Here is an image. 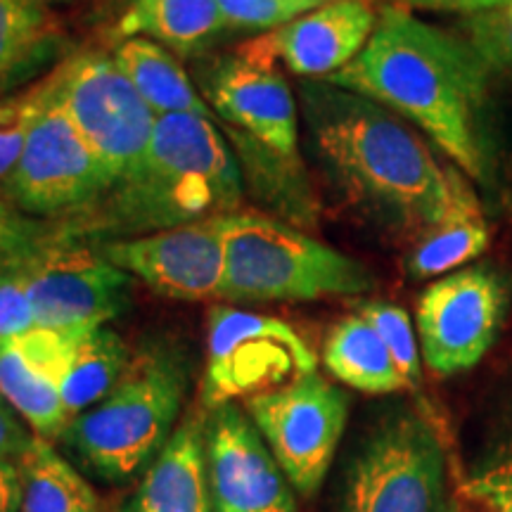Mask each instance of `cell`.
Listing matches in <instances>:
<instances>
[{
	"label": "cell",
	"instance_id": "obj_1",
	"mask_svg": "<svg viewBox=\"0 0 512 512\" xmlns=\"http://www.w3.org/2000/svg\"><path fill=\"white\" fill-rule=\"evenodd\" d=\"M325 81L380 102L418 126L475 188H496L491 72L460 34L387 3L366 48Z\"/></svg>",
	"mask_w": 512,
	"mask_h": 512
},
{
	"label": "cell",
	"instance_id": "obj_2",
	"mask_svg": "<svg viewBox=\"0 0 512 512\" xmlns=\"http://www.w3.org/2000/svg\"><path fill=\"white\" fill-rule=\"evenodd\" d=\"M311 152L339 195L411 245L446 214L451 166L380 102L328 81L299 88Z\"/></svg>",
	"mask_w": 512,
	"mask_h": 512
},
{
	"label": "cell",
	"instance_id": "obj_3",
	"mask_svg": "<svg viewBox=\"0 0 512 512\" xmlns=\"http://www.w3.org/2000/svg\"><path fill=\"white\" fill-rule=\"evenodd\" d=\"M245 195L235 150L216 119L157 117L140 169L57 233L88 242L128 240L238 211Z\"/></svg>",
	"mask_w": 512,
	"mask_h": 512
},
{
	"label": "cell",
	"instance_id": "obj_4",
	"mask_svg": "<svg viewBox=\"0 0 512 512\" xmlns=\"http://www.w3.org/2000/svg\"><path fill=\"white\" fill-rule=\"evenodd\" d=\"M188 366L169 344L131 356L112 392L69 420L60 434L76 460L105 482H126L162 451L181 415Z\"/></svg>",
	"mask_w": 512,
	"mask_h": 512
},
{
	"label": "cell",
	"instance_id": "obj_5",
	"mask_svg": "<svg viewBox=\"0 0 512 512\" xmlns=\"http://www.w3.org/2000/svg\"><path fill=\"white\" fill-rule=\"evenodd\" d=\"M223 242V297L233 302H316L375 287L366 264L264 211L240 207L223 216Z\"/></svg>",
	"mask_w": 512,
	"mask_h": 512
},
{
	"label": "cell",
	"instance_id": "obj_6",
	"mask_svg": "<svg viewBox=\"0 0 512 512\" xmlns=\"http://www.w3.org/2000/svg\"><path fill=\"white\" fill-rule=\"evenodd\" d=\"M444 441L425 411L396 406L361 439L344 470L339 512H444Z\"/></svg>",
	"mask_w": 512,
	"mask_h": 512
},
{
	"label": "cell",
	"instance_id": "obj_7",
	"mask_svg": "<svg viewBox=\"0 0 512 512\" xmlns=\"http://www.w3.org/2000/svg\"><path fill=\"white\" fill-rule=\"evenodd\" d=\"M55 98L114 185L143 164L157 114L121 72L114 55L83 50L53 69ZM110 188V190H112Z\"/></svg>",
	"mask_w": 512,
	"mask_h": 512
},
{
	"label": "cell",
	"instance_id": "obj_8",
	"mask_svg": "<svg viewBox=\"0 0 512 512\" xmlns=\"http://www.w3.org/2000/svg\"><path fill=\"white\" fill-rule=\"evenodd\" d=\"M17 264L34 328L88 332L131 306L133 275L105 259L95 242L69 238L55 226Z\"/></svg>",
	"mask_w": 512,
	"mask_h": 512
},
{
	"label": "cell",
	"instance_id": "obj_9",
	"mask_svg": "<svg viewBox=\"0 0 512 512\" xmlns=\"http://www.w3.org/2000/svg\"><path fill=\"white\" fill-rule=\"evenodd\" d=\"M318 358L292 325L273 316L214 306L207 318L204 408L247 401L309 375Z\"/></svg>",
	"mask_w": 512,
	"mask_h": 512
},
{
	"label": "cell",
	"instance_id": "obj_10",
	"mask_svg": "<svg viewBox=\"0 0 512 512\" xmlns=\"http://www.w3.org/2000/svg\"><path fill=\"white\" fill-rule=\"evenodd\" d=\"M41 112L31 126L5 200L53 223L79 219L112 188L110 178L55 98L53 74Z\"/></svg>",
	"mask_w": 512,
	"mask_h": 512
},
{
	"label": "cell",
	"instance_id": "obj_11",
	"mask_svg": "<svg viewBox=\"0 0 512 512\" xmlns=\"http://www.w3.org/2000/svg\"><path fill=\"white\" fill-rule=\"evenodd\" d=\"M510 278L491 264L441 275L418 302L420 354L439 377L475 368L489 354L508 318Z\"/></svg>",
	"mask_w": 512,
	"mask_h": 512
},
{
	"label": "cell",
	"instance_id": "obj_12",
	"mask_svg": "<svg viewBox=\"0 0 512 512\" xmlns=\"http://www.w3.org/2000/svg\"><path fill=\"white\" fill-rule=\"evenodd\" d=\"M245 411L292 489L306 498L316 494L347 427V394L313 370L247 399Z\"/></svg>",
	"mask_w": 512,
	"mask_h": 512
},
{
	"label": "cell",
	"instance_id": "obj_13",
	"mask_svg": "<svg viewBox=\"0 0 512 512\" xmlns=\"http://www.w3.org/2000/svg\"><path fill=\"white\" fill-rule=\"evenodd\" d=\"M202 98L230 136L247 140L285 162H299L297 100L275 64L233 53L204 69Z\"/></svg>",
	"mask_w": 512,
	"mask_h": 512
},
{
	"label": "cell",
	"instance_id": "obj_14",
	"mask_svg": "<svg viewBox=\"0 0 512 512\" xmlns=\"http://www.w3.org/2000/svg\"><path fill=\"white\" fill-rule=\"evenodd\" d=\"M105 259L133 278L178 302L223 297L226 242L223 216L192 221L128 240L95 242Z\"/></svg>",
	"mask_w": 512,
	"mask_h": 512
},
{
	"label": "cell",
	"instance_id": "obj_15",
	"mask_svg": "<svg viewBox=\"0 0 512 512\" xmlns=\"http://www.w3.org/2000/svg\"><path fill=\"white\" fill-rule=\"evenodd\" d=\"M204 446L214 512H297L292 484L238 403L211 411Z\"/></svg>",
	"mask_w": 512,
	"mask_h": 512
},
{
	"label": "cell",
	"instance_id": "obj_16",
	"mask_svg": "<svg viewBox=\"0 0 512 512\" xmlns=\"http://www.w3.org/2000/svg\"><path fill=\"white\" fill-rule=\"evenodd\" d=\"M375 24L373 0H330L285 27L242 43L238 53L275 67L283 62L306 81H325L356 60Z\"/></svg>",
	"mask_w": 512,
	"mask_h": 512
},
{
	"label": "cell",
	"instance_id": "obj_17",
	"mask_svg": "<svg viewBox=\"0 0 512 512\" xmlns=\"http://www.w3.org/2000/svg\"><path fill=\"white\" fill-rule=\"evenodd\" d=\"M83 335L86 332L31 328L0 342V399L27 422L36 437L60 439L69 425L62 380Z\"/></svg>",
	"mask_w": 512,
	"mask_h": 512
},
{
	"label": "cell",
	"instance_id": "obj_18",
	"mask_svg": "<svg viewBox=\"0 0 512 512\" xmlns=\"http://www.w3.org/2000/svg\"><path fill=\"white\" fill-rule=\"evenodd\" d=\"M207 420L192 413L147 465L126 512H214L207 482Z\"/></svg>",
	"mask_w": 512,
	"mask_h": 512
},
{
	"label": "cell",
	"instance_id": "obj_19",
	"mask_svg": "<svg viewBox=\"0 0 512 512\" xmlns=\"http://www.w3.org/2000/svg\"><path fill=\"white\" fill-rule=\"evenodd\" d=\"M444 512H512V373L470 460L451 470Z\"/></svg>",
	"mask_w": 512,
	"mask_h": 512
},
{
	"label": "cell",
	"instance_id": "obj_20",
	"mask_svg": "<svg viewBox=\"0 0 512 512\" xmlns=\"http://www.w3.org/2000/svg\"><path fill=\"white\" fill-rule=\"evenodd\" d=\"M489 242L491 230L475 183L451 166V200L446 214L413 242L403 268L413 280L441 278L482 256L489 249Z\"/></svg>",
	"mask_w": 512,
	"mask_h": 512
},
{
	"label": "cell",
	"instance_id": "obj_21",
	"mask_svg": "<svg viewBox=\"0 0 512 512\" xmlns=\"http://www.w3.org/2000/svg\"><path fill=\"white\" fill-rule=\"evenodd\" d=\"M114 60L128 76L157 117L164 114H192V117L216 119L207 100L185 74L181 62L171 50L145 36H128L114 50Z\"/></svg>",
	"mask_w": 512,
	"mask_h": 512
},
{
	"label": "cell",
	"instance_id": "obj_22",
	"mask_svg": "<svg viewBox=\"0 0 512 512\" xmlns=\"http://www.w3.org/2000/svg\"><path fill=\"white\" fill-rule=\"evenodd\" d=\"M323 363L335 380L363 394L408 392L382 337L361 313L342 318L328 332Z\"/></svg>",
	"mask_w": 512,
	"mask_h": 512
},
{
	"label": "cell",
	"instance_id": "obj_23",
	"mask_svg": "<svg viewBox=\"0 0 512 512\" xmlns=\"http://www.w3.org/2000/svg\"><path fill=\"white\" fill-rule=\"evenodd\" d=\"M223 27L219 0H131L121 19L126 38L145 34L176 55L200 53Z\"/></svg>",
	"mask_w": 512,
	"mask_h": 512
},
{
	"label": "cell",
	"instance_id": "obj_24",
	"mask_svg": "<svg viewBox=\"0 0 512 512\" xmlns=\"http://www.w3.org/2000/svg\"><path fill=\"white\" fill-rule=\"evenodd\" d=\"M60 43L57 22L43 5L34 0H0V95L24 88L38 69L53 60Z\"/></svg>",
	"mask_w": 512,
	"mask_h": 512
},
{
	"label": "cell",
	"instance_id": "obj_25",
	"mask_svg": "<svg viewBox=\"0 0 512 512\" xmlns=\"http://www.w3.org/2000/svg\"><path fill=\"white\" fill-rule=\"evenodd\" d=\"M17 467L22 477L19 512H102L93 486L48 439L34 434Z\"/></svg>",
	"mask_w": 512,
	"mask_h": 512
},
{
	"label": "cell",
	"instance_id": "obj_26",
	"mask_svg": "<svg viewBox=\"0 0 512 512\" xmlns=\"http://www.w3.org/2000/svg\"><path fill=\"white\" fill-rule=\"evenodd\" d=\"M131 361L119 332L107 325L86 332L76 344L62 380V403L69 420L81 415L112 392Z\"/></svg>",
	"mask_w": 512,
	"mask_h": 512
},
{
	"label": "cell",
	"instance_id": "obj_27",
	"mask_svg": "<svg viewBox=\"0 0 512 512\" xmlns=\"http://www.w3.org/2000/svg\"><path fill=\"white\" fill-rule=\"evenodd\" d=\"M48 74L29 86L0 95V195L5 197L8 183L15 174L24 143L48 98Z\"/></svg>",
	"mask_w": 512,
	"mask_h": 512
},
{
	"label": "cell",
	"instance_id": "obj_28",
	"mask_svg": "<svg viewBox=\"0 0 512 512\" xmlns=\"http://www.w3.org/2000/svg\"><path fill=\"white\" fill-rule=\"evenodd\" d=\"M382 337L384 347L392 354L396 368L406 382L408 392H420L422 387V354L418 347V337L411 325V316L401 306L370 299L358 304V311Z\"/></svg>",
	"mask_w": 512,
	"mask_h": 512
},
{
	"label": "cell",
	"instance_id": "obj_29",
	"mask_svg": "<svg viewBox=\"0 0 512 512\" xmlns=\"http://www.w3.org/2000/svg\"><path fill=\"white\" fill-rule=\"evenodd\" d=\"M460 36L491 76L512 72V0L501 8L460 19Z\"/></svg>",
	"mask_w": 512,
	"mask_h": 512
},
{
	"label": "cell",
	"instance_id": "obj_30",
	"mask_svg": "<svg viewBox=\"0 0 512 512\" xmlns=\"http://www.w3.org/2000/svg\"><path fill=\"white\" fill-rule=\"evenodd\" d=\"M330 0H219L228 29L273 31Z\"/></svg>",
	"mask_w": 512,
	"mask_h": 512
},
{
	"label": "cell",
	"instance_id": "obj_31",
	"mask_svg": "<svg viewBox=\"0 0 512 512\" xmlns=\"http://www.w3.org/2000/svg\"><path fill=\"white\" fill-rule=\"evenodd\" d=\"M17 259L0 256V342L34 328V313H31Z\"/></svg>",
	"mask_w": 512,
	"mask_h": 512
},
{
	"label": "cell",
	"instance_id": "obj_32",
	"mask_svg": "<svg viewBox=\"0 0 512 512\" xmlns=\"http://www.w3.org/2000/svg\"><path fill=\"white\" fill-rule=\"evenodd\" d=\"M50 230H53V223L31 219L0 195V256L17 259V256L29 254L48 238Z\"/></svg>",
	"mask_w": 512,
	"mask_h": 512
},
{
	"label": "cell",
	"instance_id": "obj_33",
	"mask_svg": "<svg viewBox=\"0 0 512 512\" xmlns=\"http://www.w3.org/2000/svg\"><path fill=\"white\" fill-rule=\"evenodd\" d=\"M34 439V434L27 432L17 413L0 399V463H17L22 453Z\"/></svg>",
	"mask_w": 512,
	"mask_h": 512
},
{
	"label": "cell",
	"instance_id": "obj_34",
	"mask_svg": "<svg viewBox=\"0 0 512 512\" xmlns=\"http://www.w3.org/2000/svg\"><path fill=\"white\" fill-rule=\"evenodd\" d=\"M510 0H389V5H399L406 10H434V12H458V15H477L501 8Z\"/></svg>",
	"mask_w": 512,
	"mask_h": 512
},
{
	"label": "cell",
	"instance_id": "obj_35",
	"mask_svg": "<svg viewBox=\"0 0 512 512\" xmlns=\"http://www.w3.org/2000/svg\"><path fill=\"white\" fill-rule=\"evenodd\" d=\"M22 477L17 463H0V512H19Z\"/></svg>",
	"mask_w": 512,
	"mask_h": 512
},
{
	"label": "cell",
	"instance_id": "obj_36",
	"mask_svg": "<svg viewBox=\"0 0 512 512\" xmlns=\"http://www.w3.org/2000/svg\"><path fill=\"white\" fill-rule=\"evenodd\" d=\"M34 3L43 5V8H46V5H53V3H69V0H34Z\"/></svg>",
	"mask_w": 512,
	"mask_h": 512
}]
</instances>
